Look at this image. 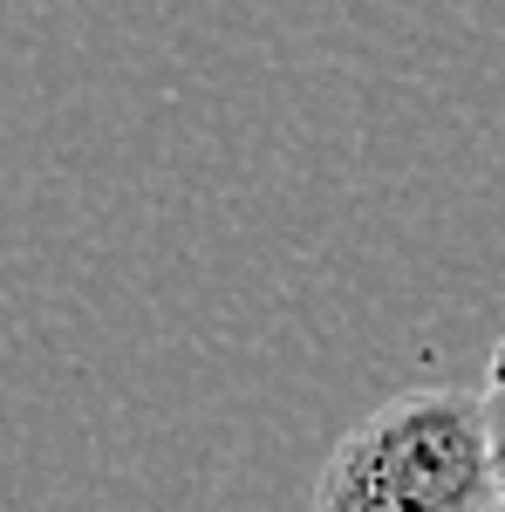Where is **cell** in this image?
I'll return each instance as SVG.
<instances>
[{"label":"cell","mask_w":505,"mask_h":512,"mask_svg":"<svg viewBox=\"0 0 505 512\" xmlns=\"http://www.w3.org/2000/svg\"><path fill=\"white\" fill-rule=\"evenodd\" d=\"M499 499L485 396L424 383L335 437L308 512H492Z\"/></svg>","instance_id":"1"},{"label":"cell","mask_w":505,"mask_h":512,"mask_svg":"<svg viewBox=\"0 0 505 512\" xmlns=\"http://www.w3.org/2000/svg\"><path fill=\"white\" fill-rule=\"evenodd\" d=\"M485 431H492V465H499V492H505V335L499 349H492V362H485Z\"/></svg>","instance_id":"2"},{"label":"cell","mask_w":505,"mask_h":512,"mask_svg":"<svg viewBox=\"0 0 505 512\" xmlns=\"http://www.w3.org/2000/svg\"><path fill=\"white\" fill-rule=\"evenodd\" d=\"M492 512H505V499H499V506H492Z\"/></svg>","instance_id":"3"}]
</instances>
